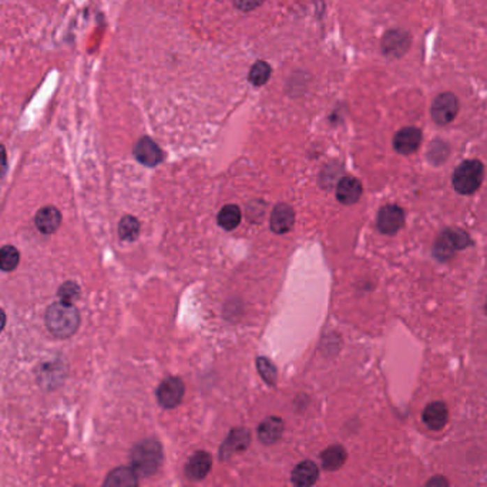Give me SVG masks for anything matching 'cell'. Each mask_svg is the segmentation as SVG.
<instances>
[{"instance_id":"obj_15","label":"cell","mask_w":487,"mask_h":487,"mask_svg":"<svg viewBox=\"0 0 487 487\" xmlns=\"http://www.w3.org/2000/svg\"><path fill=\"white\" fill-rule=\"evenodd\" d=\"M361 195H362V184L359 180L354 177H343L336 187V197L345 205L358 202Z\"/></svg>"},{"instance_id":"obj_4","label":"cell","mask_w":487,"mask_h":487,"mask_svg":"<svg viewBox=\"0 0 487 487\" xmlns=\"http://www.w3.org/2000/svg\"><path fill=\"white\" fill-rule=\"evenodd\" d=\"M470 244H472V241L465 231L456 230V228L446 230L444 232H442V235L436 241L435 255L439 260L446 261V260L454 257V254L456 251L469 247Z\"/></svg>"},{"instance_id":"obj_20","label":"cell","mask_w":487,"mask_h":487,"mask_svg":"<svg viewBox=\"0 0 487 487\" xmlns=\"http://www.w3.org/2000/svg\"><path fill=\"white\" fill-rule=\"evenodd\" d=\"M321 460L325 470H338L343 466L346 460V450L340 444L329 446L327 450H324V454L321 455Z\"/></svg>"},{"instance_id":"obj_12","label":"cell","mask_w":487,"mask_h":487,"mask_svg":"<svg viewBox=\"0 0 487 487\" xmlns=\"http://www.w3.org/2000/svg\"><path fill=\"white\" fill-rule=\"evenodd\" d=\"M213 459L207 451H195L186 465V474L191 480H202L211 470Z\"/></svg>"},{"instance_id":"obj_10","label":"cell","mask_w":487,"mask_h":487,"mask_svg":"<svg viewBox=\"0 0 487 487\" xmlns=\"http://www.w3.org/2000/svg\"><path fill=\"white\" fill-rule=\"evenodd\" d=\"M410 46V36L403 30H391L382 40V50L389 57L403 56Z\"/></svg>"},{"instance_id":"obj_24","label":"cell","mask_w":487,"mask_h":487,"mask_svg":"<svg viewBox=\"0 0 487 487\" xmlns=\"http://www.w3.org/2000/svg\"><path fill=\"white\" fill-rule=\"evenodd\" d=\"M269 76H271V67L265 61H258L251 68L250 82L254 86H262L268 82Z\"/></svg>"},{"instance_id":"obj_31","label":"cell","mask_w":487,"mask_h":487,"mask_svg":"<svg viewBox=\"0 0 487 487\" xmlns=\"http://www.w3.org/2000/svg\"><path fill=\"white\" fill-rule=\"evenodd\" d=\"M486 312H487V302H486Z\"/></svg>"},{"instance_id":"obj_29","label":"cell","mask_w":487,"mask_h":487,"mask_svg":"<svg viewBox=\"0 0 487 487\" xmlns=\"http://www.w3.org/2000/svg\"><path fill=\"white\" fill-rule=\"evenodd\" d=\"M8 168V158H6V150L3 146H0V177L3 176Z\"/></svg>"},{"instance_id":"obj_3","label":"cell","mask_w":487,"mask_h":487,"mask_svg":"<svg viewBox=\"0 0 487 487\" xmlns=\"http://www.w3.org/2000/svg\"><path fill=\"white\" fill-rule=\"evenodd\" d=\"M484 176L483 164L477 160H469L460 164L451 177V183L458 193L473 194L481 184Z\"/></svg>"},{"instance_id":"obj_27","label":"cell","mask_w":487,"mask_h":487,"mask_svg":"<svg viewBox=\"0 0 487 487\" xmlns=\"http://www.w3.org/2000/svg\"><path fill=\"white\" fill-rule=\"evenodd\" d=\"M234 3L239 10L250 12L261 6L264 3V0H234Z\"/></svg>"},{"instance_id":"obj_17","label":"cell","mask_w":487,"mask_h":487,"mask_svg":"<svg viewBox=\"0 0 487 487\" xmlns=\"http://www.w3.org/2000/svg\"><path fill=\"white\" fill-rule=\"evenodd\" d=\"M284 433V422L280 417H268L265 419L260 428H258V437L264 444H274L283 437Z\"/></svg>"},{"instance_id":"obj_22","label":"cell","mask_w":487,"mask_h":487,"mask_svg":"<svg viewBox=\"0 0 487 487\" xmlns=\"http://www.w3.org/2000/svg\"><path fill=\"white\" fill-rule=\"evenodd\" d=\"M119 235L124 241H134L140 235V223L134 217H124L119 224Z\"/></svg>"},{"instance_id":"obj_7","label":"cell","mask_w":487,"mask_h":487,"mask_svg":"<svg viewBox=\"0 0 487 487\" xmlns=\"http://www.w3.org/2000/svg\"><path fill=\"white\" fill-rule=\"evenodd\" d=\"M405 224L403 210L398 205H385L377 214V228L382 234H396Z\"/></svg>"},{"instance_id":"obj_8","label":"cell","mask_w":487,"mask_h":487,"mask_svg":"<svg viewBox=\"0 0 487 487\" xmlns=\"http://www.w3.org/2000/svg\"><path fill=\"white\" fill-rule=\"evenodd\" d=\"M134 156L135 158L144 165L154 167L160 164L164 158V154L161 149L153 142L150 137H142L134 146Z\"/></svg>"},{"instance_id":"obj_9","label":"cell","mask_w":487,"mask_h":487,"mask_svg":"<svg viewBox=\"0 0 487 487\" xmlns=\"http://www.w3.org/2000/svg\"><path fill=\"white\" fill-rule=\"evenodd\" d=\"M422 143V131L416 127L399 130L394 138V147L400 154H412Z\"/></svg>"},{"instance_id":"obj_26","label":"cell","mask_w":487,"mask_h":487,"mask_svg":"<svg viewBox=\"0 0 487 487\" xmlns=\"http://www.w3.org/2000/svg\"><path fill=\"white\" fill-rule=\"evenodd\" d=\"M79 295H80V288L75 283H66L59 290L60 302L67 305H73V302L79 298Z\"/></svg>"},{"instance_id":"obj_6","label":"cell","mask_w":487,"mask_h":487,"mask_svg":"<svg viewBox=\"0 0 487 487\" xmlns=\"http://www.w3.org/2000/svg\"><path fill=\"white\" fill-rule=\"evenodd\" d=\"M186 387L180 377H167L157 389V400L165 409H172L180 405L184 398Z\"/></svg>"},{"instance_id":"obj_28","label":"cell","mask_w":487,"mask_h":487,"mask_svg":"<svg viewBox=\"0 0 487 487\" xmlns=\"http://www.w3.org/2000/svg\"><path fill=\"white\" fill-rule=\"evenodd\" d=\"M425 487H449V481L444 476H435L426 483Z\"/></svg>"},{"instance_id":"obj_14","label":"cell","mask_w":487,"mask_h":487,"mask_svg":"<svg viewBox=\"0 0 487 487\" xmlns=\"http://www.w3.org/2000/svg\"><path fill=\"white\" fill-rule=\"evenodd\" d=\"M250 442H251V435L247 429H242V428L234 429V430H231L225 443L220 449V454L225 459V458L231 456L232 454H237V451L246 450L248 447Z\"/></svg>"},{"instance_id":"obj_21","label":"cell","mask_w":487,"mask_h":487,"mask_svg":"<svg viewBox=\"0 0 487 487\" xmlns=\"http://www.w3.org/2000/svg\"><path fill=\"white\" fill-rule=\"evenodd\" d=\"M241 217H242V214H241L239 207L228 204V205H225L223 208V210L218 214V224L225 231H232V230H235L239 225Z\"/></svg>"},{"instance_id":"obj_13","label":"cell","mask_w":487,"mask_h":487,"mask_svg":"<svg viewBox=\"0 0 487 487\" xmlns=\"http://www.w3.org/2000/svg\"><path fill=\"white\" fill-rule=\"evenodd\" d=\"M424 422L432 430H440L446 426L449 419L447 406L443 402L429 403L424 410Z\"/></svg>"},{"instance_id":"obj_1","label":"cell","mask_w":487,"mask_h":487,"mask_svg":"<svg viewBox=\"0 0 487 487\" xmlns=\"http://www.w3.org/2000/svg\"><path fill=\"white\" fill-rule=\"evenodd\" d=\"M46 325L56 338L72 336L80 325L79 310L75 305L56 302L46 312Z\"/></svg>"},{"instance_id":"obj_2","label":"cell","mask_w":487,"mask_h":487,"mask_svg":"<svg viewBox=\"0 0 487 487\" xmlns=\"http://www.w3.org/2000/svg\"><path fill=\"white\" fill-rule=\"evenodd\" d=\"M163 463V449L157 440L146 439L131 450V469L137 476L150 477Z\"/></svg>"},{"instance_id":"obj_23","label":"cell","mask_w":487,"mask_h":487,"mask_svg":"<svg viewBox=\"0 0 487 487\" xmlns=\"http://www.w3.org/2000/svg\"><path fill=\"white\" fill-rule=\"evenodd\" d=\"M20 261L19 251L12 246H5L0 248V269L13 271Z\"/></svg>"},{"instance_id":"obj_18","label":"cell","mask_w":487,"mask_h":487,"mask_svg":"<svg viewBox=\"0 0 487 487\" xmlns=\"http://www.w3.org/2000/svg\"><path fill=\"white\" fill-rule=\"evenodd\" d=\"M103 487H138V476L131 467H117L109 473Z\"/></svg>"},{"instance_id":"obj_5","label":"cell","mask_w":487,"mask_h":487,"mask_svg":"<svg viewBox=\"0 0 487 487\" xmlns=\"http://www.w3.org/2000/svg\"><path fill=\"white\" fill-rule=\"evenodd\" d=\"M459 112V100L455 94L451 93H443L439 94L430 109V114L435 123L444 126L450 121H454Z\"/></svg>"},{"instance_id":"obj_25","label":"cell","mask_w":487,"mask_h":487,"mask_svg":"<svg viewBox=\"0 0 487 487\" xmlns=\"http://www.w3.org/2000/svg\"><path fill=\"white\" fill-rule=\"evenodd\" d=\"M257 368H258L260 375L262 376V379L267 382L268 385L274 387L276 384V376H278L276 368H275V365L269 359H267L264 357L258 358L257 359Z\"/></svg>"},{"instance_id":"obj_11","label":"cell","mask_w":487,"mask_h":487,"mask_svg":"<svg viewBox=\"0 0 487 487\" xmlns=\"http://www.w3.org/2000/svg\"><path fill=\"white\" fill-rule=\"evenodd\" d=\"M295 213L287 204H278L271 214V230L276 234H287L292 230Z\"/></svg>"},{"instance_id":"obj_16","label":"cell","mask_w":487,"mask_h":487,"mask_svg":"<svg viewBox=\"0 0 487 487\" xmlns=\"http://www.w3.org/2000/svg\"><path fill=\"white\" fill-rule=\"evenodd\" d=\"M318 477V466L309 460L297 465V467L292 472V483L295 487H312L317 483Z\"/></svg>"},{"instance_id":"obj_19","label":"cell","mask_w":487,"mask_h":487,"mask_svg":"<svg viewBox=\"0 0 487 487\" xmlns=\"http://www.w3.org/2000/svg\"><path fill=\"white\" fill-rule=\"evenodd\" d=\"M34 223H36V227L40 232L52 234L60 227L61 214L54 207H45L36 214Z\"/></svg>"},{"instance_id":"obj_30","label":"cell","mask_w":487,"mask_h":487,"mask_svg":"<svg viewBox=\"0 0 487 487\" xmlns=\"http://www.w3.org/2000/svg\"><path fill=\"white\" fill-rule=\"evenodd\" d=\"M5 325H6V315H5V312L0 309V332L3 331Z\"/></svg>"}]
</instances>
